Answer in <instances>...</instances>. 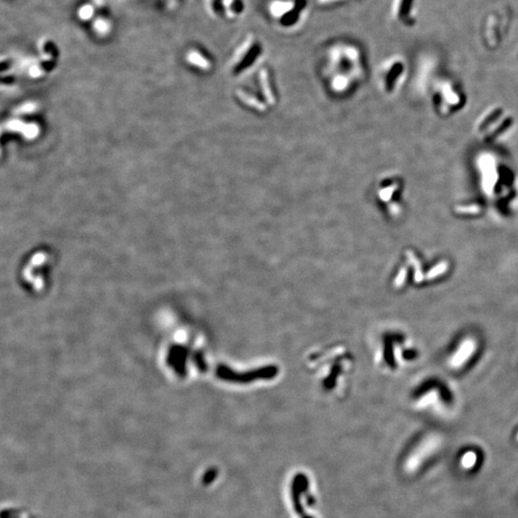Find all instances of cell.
Instances as JSON below:
<instances>
[{"mask_svg": "<svg viewBox=\"0 0 518 518\" xmlns=\"http://www.w3.org/2000/svg\"><path fill=\"white\" fill-rule=\"evenodd\" d=\"M515 119L511 112L502 106H490L481 113L475 125V134L486 143L499 142L513 133Z\"/></svg>", "mask_w": 518, "mask_h": 518, "instance_id": "obj_3", "label": "cell"}, {"mask_svg": "<svg viewBox=\"0 0 518 518\" xmlns=\"http://www.w3.org/2000/svg\"><path fill=\"white\" fill-rule=\"evenodd\" d=\"M207 13L215 19L234 21L246 12L245 0H205Z\"/></svg>", "mask_w": 518, "mask_h": 518, "instance_id": "obj_8", "label": "cell"}, {"mask_svg": "<svg viewBox=\"0 0 518 518\" xmlns=\"http://www.w3.org/2000/svg\"><path fill=\"white\" fill-rule=\"evenodd\" d=\"M96 38L98 39H106L109 38L112 35L115 24L112 19V15L110 12L107 13H99V15L96 16L94 20L88 26Z\"/></svg>", "mask_w": 518, "mask_h": 518, "instance_id": "obj_11", "label": "cell"}, {"mask_svg": "<svg viewBox=\"0 0 518 518\" xmlns=\"http://www.w3.org/2000/svg\"><path fill=\"white\" fill-rule=\"evenodd\" d=\"M479 184L487 204L496 212L515 211L518 207V177L494 153L482 152L476 160Z\"/></svg>", "mask_w": 518, "mask_h": 518, "instance_id": "obj_1", "label": "cell"}, {"mask_svg": "<svg viewBox=\"0 0 518 518\" xmlns=\"http://www.w3.org/2000/svg\"><path fill=\"white\" fill-rule=\"evenodd\" d=\"M293 490V504L294 509L298 514L302 515V518H313L304 514L303 504H302V495L308 492V479L303 474H298L294 479V483L292 486Z\"/></svg>", "mask_w": 518, "mask_h": 518, "instance_id": "obj_12", "label": "cell"}, {"mask_svg": "<svg viewBox=\"0 0 518 518\" xmlns=\"http://www.w3.org/2000/svg\"><path fill=\"white\" fill-rule=\"evenodd\" d=\"M308 6V0H269L266 11L278 27L292 30L302 23Z\"/></svg>", "mask_w": 518, "mask_h": 518, "instance_id": "obj_4", "label": "cell"}, {"mask_svg": "<svg viewBox=\"0 0 518 518\" xmlns=\"http://www.w3.org/2000/svg\"><path fill=\"white\" fill-rule=\"evenodd\" d=\"M347 1L348 0H318V3L323 7H335L346 3Z\"/></svg>", "mask_w": 518, "mask_h": 518, "instance_id": "obj_19", "label": "cell"}, {"mask_svg": "<svg viewBox=\"0 0 518 518\" xmlns=\"http://www.w3.org/2000/svg\"><path fill=\"white\" fill-rule=\"evenodd\" d=\"M327 71L334 88H347L361 80L365 73L364 57L358 45L338 41L327 48Z\"/></svg>", "mask_w": 518, "mask_h": 518, "instance_id": "obj_2", "label": "cell"}, {"mask_svg": "<svg viewBox=\"0 0 518 518\" xmlns=\"http://www.w3.org/2000/svg\"><path fill=\"white\" fill-rule=\"evenodd\" d=\"M187 61L194 66H197L201 69H208L210 67V61L199 48H191L187 55Z\"/></svg>", "mask_w": 518, "mask_h": 518, "instance_id": "obj_15", "label": "cell"}, {"mask_svg": "<svg viewBox=\"0 0 518 518\" xmlns=\"http://www.w3.org/2000/svg\"><path fill=\"white\" fill-rule=\"evenodd\" d=\"M448 262L447 261H442L440 263L438 264L437 266H435L432 270L427 273L426 275V279H433L435 278H437L438 276H440L441 274H443L445 272H447L448 270Z\"/></svg>", "mask_w": 518, "mask_h": 518, "instance_id": "obj_18", "label": "cell"}, {"mask_svg": "<svg viewBox=\"0 0 518 518\" xmlns=\"http://www.w3.org/2000/svg\"><path fill=\"white\" fill-rule=\"evenodd\" d=\"M161 3L166 9H174L179 5L181 0H156Z\"/></svg>", "mask_w": 518, "mask_h": 518, "instance_id": "obj_20", "label": "cell"}, {"mask_svg": "<svg viewBox=\"0 0 518 518\" xmlns=\"http://www.w3.org/2000/svg\"><path fill=\"white\" fill-rule=\"evenodd\" d=\"M99 13V10L92 0H84L76 6L75 17L79 23L88 26Z\"/></svg>", "mask_w": 518, "mask_h": 518, "instance_id": "obj_13", "label": "cell"}, {"mask_svg": "<svg viewBox=\"0 0 518 518\" xmlns=\"http://www.w3.org/2000/svg\"><path fill=\"white\" fill-rule=\"evenodd\" d=\"M433 102L438 115L450 117L462 111L465 97L453 81L441 79L434 85Z\"/></svg>", "mask_w": 518, "mask_h": 518, "instance_id": "obj_5", "label": "cell"}, {"mask_svg": "<svg viewBox=\"0 0 518 518\" xmlns=\"http://www.w3.org/2000/svg\"><path fill=\"white\" fill-rule=\"evenodd\" d=\"M483 207L477 203L462 204L455 207V211L461 215H478L481 213Z\"/></svg>", "mask_w": 518, "mask_h": 518, "instance_id": "obj_16", "label": "cell"}, {"mask_svg": "<svg viewBox=\"0 0 518 518\" xmlns=\"http://www.w3.org/2000/svg\"><path fill=\"white\" fill-rule=\"evenodd\" d=\"M416 0H393L391 14L393 18L404 26H412L415 21Z\"/></svg>", "mask_w": 518, "mask_h": 518, "instance_id": "obj_9", "label": "cell"}, {"mask_svg": "<svg viewBox=\"0 0 518 518\" xmlns=\"http://www.w3.org/2000/svg\"><path fill=\"white\" fill-rule=\"evenodd\" d=\"M474 349H475L474 342L472 340H465L462 343V346L460 347L459 351L456 352L454 358L451 360V362H450L451 366L454 367L462 366V364L470 358L471 354L474 352Z\"/></svg>", "mask_w": 518, "mask_h": 518, "instance_id": "obj_14", "label": "cell"}, {"mask_svg": "<svg viewBox=\"0 0 518 518\" xmlns=\"http://www.w3.org/2000/svg\"><path fill=\"white\" fill-rule=\"evenodd\" d=\"M405 277H406V270H405V269H402V271L400 272L399 278H398V280H397V284H398V285H401V284L403 283V281H404Z\"/></svg>", "mask_w": 518, "mask_h": 518, "instance_id": "obj_21", "label": "cell"}, {"mask_svg": "<svg viewBox=\"0 0 518 518\" xmlns=\"http://www.w3.org/2000/svg\"><path fill=\"white\" fill-rule=\"evenodd\" d=\"M263 54V44L255 35H249L236 48L232 60V71L240 74L253 67Z\"/></svg>", "mask_w": 518, "mask_h": 518, "instance_id": "obj_7", "label": "cell"}, {"mask_svg": "<svg viewBox=\"0 0 518 518\" xmlns=\"http://www.w3.org/2000/svg\"><path fill=\"white\" fill-rule=\"evenodd\" d=\"M407 64L400 56L389 58L383 62L379 68V85L383 93L392 95L399 92L407 79Z\"/></svg>", "mask_w": 518, "mask_h": 518, "instance_id": "obj_6", "label": "cell"}, {"mask_svg": "<svg viewBox=\"0 0 518 518\" xmlns=\"http://www.w3.org/2000/svg\"><path fill=\"white\" fill-rule=\"evenodd\" d=\"M407 255L409 256V259H410L411 263L413 264V266H414V268H415V270H416V271H415V275H414V280H415V282H416V283H420V282H422V281H423V275L422 271H421V264H420V261H418V259L416 258V256H415L412 252H408V253H407Z\"/></svg>", "mask_w": 518, "mask_h": 518, "instance_id": "obj_17", "label": "cell"}, {"mask_svg": "<svg viewBox=\"0 0 518 518\" xmlns=\"http://www.w3.org/2000/svg\"><path fill=\"white\" fill-rule=\"evenodd\" d=\"M400 188H401V184L399 180H391L389 183L383 182L380 185L379 190H378L379 199L381 200L383 203H385L386 205H388L391 214H394V209H393L394 207H397V209L399 210V212L401 211L400 205L398 202L394 201L397 197H399V196H396V195L399 194Z\"/></svg>", "mask_w": 518, "mask_h": 518, "instance_id": "obj_10", "label": "cell"}]
</instances>
